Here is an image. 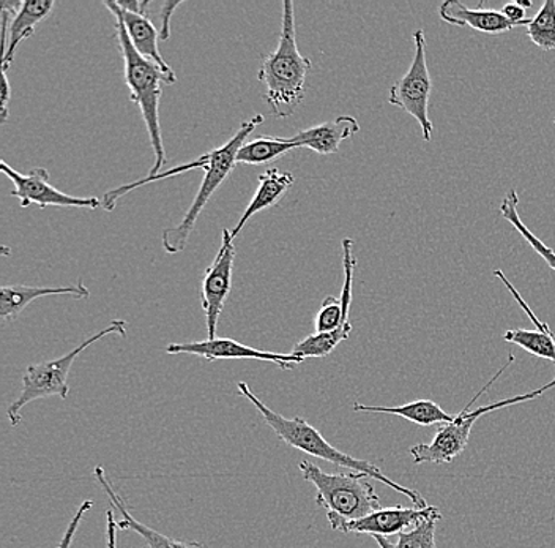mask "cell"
Here are the masks:
<instances>
[{"label":"cell","instance_id":"cell-1","mask_svg":"<svg viewBox=\"0 0 555 548\" xmlns=\"http://www.w3.org/2000/svg\"><path fill=\"white\" fill-rule=\"evenodd\" d=\"M238 394L245 397L249 404L255 405L260 416H262L263 422L273 430V433L286 443L287 446L294 447V449L301 450V453L308 454V456L315 457L328 461V463L336 464L339 468H347L352 473H363L371 479L382 482L387 487L393 488L398 494L404 495L409 501L412 502L414 508L425 509L428 508V502L423 498L420 492L414 488L404 487V485L398 484L393 479L385 476L377 464L371 463L367 460L353 459L349 454L341 453L332 446L327 439L322 436L315 426H312L310 422L305 421L300 416L295 418H284L283 415H278L272 408L267 407L262 400L251 391V387L246 383L237 384Z\"/></svg>","mask_w":555,"mask_h":548},{"label":"cell","instance_id":"cell-2","mask_svg":"<svg viewBox=\"0 0 555 548\" xmlns=\"http://www.w3.org/2000/svg\"><path fill=\"white\" fill-rule=\"evenodd\" d=\"M311 61L298 51L295 36L293 0L283 2L280 43L273 53L262 59L258 79L263 86V100L273 116L284 119L293 116L307 92Z\"/></svg>","mask_w":555,"mask_h":548},{"label":"cell","instance_id":"cell-3","mask_svg":"<svg viewBox=\"0 0 555 548\" xmlns=\"http://www.w3.org/2000/svg\"><path fill=\"white\" fill-rule=\"evenodd\" d=\"M298 468L305 481L314 485L315 502L327 511L332 530L345 533L350 523L382 509L379 495L366 474H328L308 460L300 461Z\"/></svg>","mask_w":555,"mask_h":548},{"label":"cell","instance_id":"cell-4","mask_svg":"<svg viewBox=\"0 0 555 548\" xmlns=\"http://www.w3.org/2000/svg\"><path fill=\"white\" fill-rule=\"evenodd\" d=\"M116 38L119 41L121 55H124L125 85L130 89L131 100L141 110L142 119L147 127L152 149L155 152V162L149 176L159 175V169L166 165L165 144H163L162 125H159V99H162L163 85H176L177 76L168 75L155 65L139 55L128 38L124 23L116 20Z\"/></svg>","mask_w":555,"mask_h":548},{"label":"cell","instance_id":"cell-5","mask_svg":"<svg viewBox=\"0 0 555 548\" xmlns=\"http://www.w3.org/2000/svg\"><path fill=\"white\" fill-rule=\"evenodd\" d=\"M515 362V356L509 354L508 360H506L505 366L499 370L494 377L489 380V383L486 384L483 390L478 392L474 398H472L470 404L467 405L460 415L454 418L453 422L450 424L440 425L437 429L436 436L431 443L428 444H415L409 449V454H411L412 460H414L415 464L423 463H433V464H446L451 463L457 456L466 450L468 438H470L472 429H474L475 422L478 419L483 418V416L489 415V412L499 411V409L513 407V405L524 404V402L535 400V398L541 397L544 392L553 390L555 387V377L551 383L544 384L540 390L533 392H527V394L516 395V397L505 398V400L495 402V404L485 405V407H478L472 409L470 405L475 404L481 395L485 394L486 391L491 390L492 384L505 373V370H508V367L513 366Z\"/></svg>","mask_w":555,"mask_h":548},{"label":"cell","instance_id":"cell-6","mask_svg":"<svg viewBox=\"0 0 555 548\" xmlns=\"http://www.w3.org/2000/svg\"><path fill=\"white\" fill-rule=\"evenodd\" d=\"M262 123V114H256L253 119L243 123L241 127H238V130L235 131L234 137L229 138L223 145L207 152L208 162L206 168H204L206 176H204L199 192L194 196L190 209L186 211L185 217L182 218L179 225L172 228H166V230L162 232L163 248H165L169 255L182 253L183 250L186 248L191 232H193L194 225H196L197 218H199L204 207L207 206L210 197L215 195V192L220 189L221 183L228 179L232 169L237 165V154L242 145L248 141V137L255 131V128L259 127Z\"/></svg>","mask_w":555,"mask_h":548},{"label":"cell","instance_id":"cell-7","mask_svg":"<svg viewBox=\"0 0 555 548\" xmlns=\"http://www.w3.org/2000/svg\"><path fill=\"white\" fill-rule=\"evenodd\" d=\"M127 321H124V319H114L102 331L89 336L81 345L76 346L75 349L64 354V356L27 367L23 374V387H21L20 395L7 409V418H9L10 424L12 426L20 424L21 418H23L21 411L30 402L47 397H61L65 400L69 392L67 383L69 370H72L73 364L78 359L79 354L92 346L93 343L104 339V336L111 334L127 335Z\"/></svg>","mask_w":555,"mask_h":548},{"label":"cell","instance_id":"cell-8","mask_svg":"<svg viewBox=\"0 0 555 548\" xmlns=\"http://www.w3.org/2000/svg\"><path fill=\"white\" fill-rule=\"evenodd\" d=\"M415 51L408 73L395 82L390 89L388 102L401 107L422 127L423 140H433V123L429 119V100H431L433 81L426 61L425 30L416 29L414 34Z\"/></svg>","mask_w":555,"mask_h":548},{"label":"cell","instance_id":"cell-9","mask_svg":"<svg viewBox=\"0 0 555 548\" xmlns=\"http://www.w3.org/2000/svg\"><path fill=\"white\" fill-rule=\"evenodd\" d=\"M0 169L15 186V190H12L10 196L17 197L21 207H29L30 204H35L41 209L48 206L76 207V209L90 211L102 207V200H99V197L72 196L52 187L48 169L35 168L27 175H21L7 162H0Z\"/></svg>","mask_w":555,"mask_h":548},{"label":"cell","instance_id":"cell-10","mask_svg":"<svg viewBox=\"0 0 555 548\" xmlns=\"http://www.w3.org/2000/svg\"><path fill=\"white\" fill-rule=\"evenodd\" d=\"M235 256H237V250L232 241L231 230L224 228L221 247L214 263L208 266L201 283V304L206 314L208 339L217 336L218 321L231 293Z\"/></svg>","mask_w":555,"mask_h":548},{"label":"cell","instance_id":"cell-11","mask_svg":"<svg viewBox=\"0 0 555 548\" xmlns=\"http://www.w3.org/2000/svg\"><path fill=\"white\" fill-rule=\"evenodd\" d=\"M166 353L169 354H191V356H201L208 362L214 360H234V359H251L262 360V362L275 364L281 370H293L300 366L305 359L295 356V354H281L272 352H262V349L251 348V346L243 345L237 340L207 339L204 342H183L171 343L166 346Z\"/></svg>","mask_w":555,"mask_h":548},{"label":"cell","instance_id":"cell-12","mask_svg":"<svg viewBox=\"0 0 555 548\" xmlns=\"http://www.w3.org/2000/svg\"><path fill=\"white\" fill-rule=\"evenodd\" d=\"M437 513L442 512L436 506H428L425 509L402 508V506L382 508L379 511L350 523L345 533L371 534L373 537L393 536V534H401L404 531L415 528L423 520L437 515Z\"/></svg>","mask_w":555,"mask_h":548},{"label":"cell","instance_id":"cell-13","mask_svg":"<svg viewBox=\"0 0 555 548\" xmlns=\"http://www.w3.org/2000/svg\"><path fill=\"white\" fill-rule=\"evenodd\" d=\"M494 277H498V279L505 284L506 290L512 293V296L515 297L516 302L522 307V310L529 315L530 321L535 324V329H532V331H529V329H509V331L503 334V340L512 343V345L519 346L520 349L533 354V356L555 362V336L553 332H551L550 326L541 321V319L533 314L532 308L524 301L519 291L516 290L515 284L506 279L502 270H494Z\"/></svg>","mask_w":555,"mask_h":548},{"label":"cell","instance_id":"cell-14","mask_svg":"<svg viewBox=\"0 0 555 548\" xmlns=\"http://www.w3.org/2000/svg\"><path fill=\"white\" fill-rule=\"evenodd\" d=\"M47 296H72L75 300H87L89 288L82 280L67 286H27V284H10L0 288V318L5 322L15 321L21 311L34 301Z\"/></svg>","mask_w":555,"mask_h":548},{"label":"cell","instance_id":"cell-15","mask_svg":"<svg viewBox=\"0 0 555 548\" xmlns=\"http://www.w3.org/2000/svg\"><path fill=\"white\" fill-rule=\"evenodd\" d=\"M439 16L451 26L470 27L488 36H499L518 27V24L505 18L501 10L485 9L483 2L478 3V9H468L460 0H447L440 3Z\"/></svg>","mask_w":555,"mask_h":548},{"label":"cell","instance_id":"cell-16","mask_svg":"<svg viewBox=\"0 0 555 548\" xmlns=\"http://www.w3.org/2000/svg\"><path fill=\"white\" fill-rule=\"evenodd\" d=\"M103 5L113 13L114 18L124 23L128 38H130L131 44H133L139 55H142L145 61L154 62L168 75L176 76V73L166 64L165 59L159 53V33L147 16L134 15V13L127 12V10H121L116 0H104Z\"/></svg>","mask_w":555,"mask_h":548},{"label":"cell","instance_id":"cell-17","mask_svg":"<svg viewBox=\"0 0 555 548\" xmlns=\"http://www.w3.org/2000/svg\"><path fill=\"white\" fill-rule=\"evenodd\" d=\"M96 481L102 485L104 492H106L107 498H109L111 508L114 511L120 513L121 520L119 522V528L124 531H133L139 534L142 539L147 544V548H206L204 544L191 540V543H183V540L172 539V537L165 536V534L158 533V531L151 528V526L144 525V523L138 522L127 506H125L124 499L117 494L116 488L111 484L109 477H107L106 471L103 467H95Z\"/></svg>","mask_w":555,"mask_h":548},{"label":"cell","instance_id":"cell-18","mask_svg":"<svg viewBox=\"0 0 555 548\" xmlns=\"http://www.w3.org/2000/svg\"><path fill=\"white\" fill-rule=\"evenodd\" d=\"M360 125L356 117L339 116L328 123L314 125L307 130L298 131L291 141L298 149L305 148L319 155H332L339 151L343 141L359 133Z\"/></svg>","mask_w":555,"mask_h":548},{"label":"cell","instance_id":"cell-19","mask_svg":"<svg viewBox=\"0 0 555 548\" xmlns=\"http://www.w3.org/2000/svg\"><path fill=\"white\" fill-rule=\"evenodd\" d=\"M294 176L291 173H284L278 168L267 169L263 175H260L256 195L253 196L251 203L248 204L245 213L241 215V220L231 230L232 241L241 234L245 225L251 220L253 215L276 206L283 200V196L286 195L287 190L294 186Z\"/></svg>","mask_w":555,"mask_h":548},{"label":"cell","instance_id":"cell-20","mask_svg":"<svg viewBox=\"0 0 555 548\" xmlns=\"http://www.w3.org/2000/svg\"><path fill=\"white\" fill-rule=\"evenodd\" d=\"M54 0H27L23 2L20 12L10 21L9 48L2 55V71L7 72L10 65L15 62V54L20 44L27 38L33 37L35 27L47 16H50L54 9Z\"/></svg>","mask_w":555,"mask_h":548},{"label":"cell","instance_id":"cell-21","mask_svg":"<svg viewBox=\"0 0 555 548\" xmlns=\"http://www.w3.org/2000/svg\"><path fill=\"white\" fill-rule=\"evenodd\" d=\"M353 411L395 415L422 426L450 424L456 418L433 400H415L411 404L399 405V407H371V405H362L357 402V404H353Z\"/></svg>","mask_w":555,"mask_h":548},{"label":"cell","instance_id":"cell-22","mask_svg":"<svg viewBox=\"0 0 555 548\" xmlns=\"http://www.w3.org/2000/svg\"><path fill=\"white\" fill-rule=\"evenodd\" d=\"M297 145L291 138L258 137L242 145L237 154V163L242 165H267L283 157L287 152L295 151Z\"/></svg>","mask_w":555,"mask_h":548},{"label":"cell","instance_id":"cell-23","mask_svg":"<svg viewBox=\"0 0 555 548\" xmlns=\"http://www.w3.org/2000/svg\"><path fill=\"white\" fill-rule=\"evenodd\" d=\"M519 196L518 192L516 190H509L508 193H506V196L503 197L502 204H501V214L502 217L505 218L506 221H508L509 225H512L513 228H515L516 231L519 232L520 235H522L524 239H526L527 244L530 245L538 255L541 256V258L546 262V265L551 267V269L555 272V252L553 248L547 247L546 244H544L543 241H540V239L537 238L535 234H533L532 231L529 230V228L526 227V224H524L522 218H520L519 215Z\"/></svg>","mask_w":555,"mask_h":548},{"label":"cell","instance_id":"cell-24","mask_svg":"<svg viewBox=\"0 0 555 548\" xmlns=\"http://www.w3.org/2000/svg\"><path fill=\"white\" fill-rule=\"evenodd\" d=\"M442 513L423 520L415 528L398 534V543L393 544L387 537L376 536L374 540L380 548H437L436 528Z\"/></svg>","mask_w":555,"mask_h":548},{"label":"cell","instance_id":"cell-25","mask_svg":"<svg viewBox=\"0 0 555 548\" xmlns=\"http://www.w3.org/2000/svg\"><path fill=\"white\" fill-rule=\"evenodd\" d=\"M352 324L343 326L338 331L328 332V334H311L307 339L300 340L297 345L294 346L295 356L301 357V359H308V357H327L330 354L335 352L336 346L341 345L346 342L352 332Z\"/></svg>","mask_w":555,"mask_h":548},{"label":"cell","instance_id":"cell-26","mask_svg":"<svg viewBox=\"0 0 555 548\" xmlns=\"http://www.w3.org/2000/svg\"><path fill=\"white\" fill-rule=\"evenodd\" d=\"M527 37L540 50L555 51V0H546L527 26Z\"/></svg>","mask_w":555,"mask_h":548},{"label":"cell","instance_id":"cell-27","mask_svg":"<svg viewBox=\"0 0 555 548\" xmlns=\"http://www.w3.org/2000/svg\"><path fill=\"white\" fill-rule=\"evenodd\" d=\"M93 508L92 499H86L81 506H79L78 511H76L75 517H73L72 522L68 523L67 530H65L64 536H62L61 544H59L57 548H69L72 547L73 539H75L76 531H78L79 525H81L82 519H85L86 513Z\"/></svg>","mask_w":555,"mask_h":548},{"label":"cell","instance_id":"cell-28","mask_svg":"<svg viewBox=\"0 0 555 548\" xmlns=\"http://www.w3.org/2000/svg\"><path fill=\"white\" fill-rule=\"evenodd\" d=\"M180 5H183L182 0H177V2L176 0H166V2L162 3V13H159V21H162V26H159V40H169V36H171V18L173 12H176Z\"/></svg>","mask_w":555,"mask_h":548},{"label":"cell","instance_id":"cell-29","mask_svg":"<svg viewBox=\"0 0 555 548\" xmlns=\"http://www.w3.org/2000/svg\"><path fill=\"white\" fill-rule=\"evenodd\" d=\"M501 12L503 13V16H505V18H508L509 21H512V23L518 24V26L527 27L529 26L530 21H532L526 18V10H524L518 2L505 3V5L502 7Z\"/></svg>","mask_w":555,"mask_h":548},{"label":"cell","instance_id":"cell-30","mask_svg":"<svg viewBox=\"0 0 555 548\" xmlns=\"http://www.w3.org/2000/svg\"><path fill=\"white\" fill-rule=\"evenodd\" d=\"M116 2L121 10H127V12L141 16H147V10L151 7L149 0H116Z\"/></svg>","mask_w":555,"mask_h":548},{"label":"cell","instance_id":"cell-31","mask_svg":"<svg viewBox=\"0 0 555 548\" xmlns=\"http://www.w3.org/2000/svg\"><path fill=\"white\" fill-rule=\"evenodd\" d=\"M2 97H0V105H2V124L9 119V103L12 99V88H10L9 75L2 71Z\"/></svg>","mask_w":555,"mask_h":548},{"label":"cell","instance_id":"cell-32","mask_svg":"<svg viewBox=\"0 0 555 548\" xmlns=\"http://www.w3.org/2000/svg\"><path fill=\"white\" fill-rule=\"evenodd\" d=\"M106 523L107 548H117V530H119V523L114 520L113 509L106 512Z\"/></svg>","mask_w":555,"mask_h":548},{"label":"cell","instance_id":"cell-33","mask_svg":"<svg viewBox=\"0 0 555 548\" xmlns=\"http://www.w3.org/2000/svg\"><path fill=\"white\" fill-rule=\"evenodd\" d=\"M520 7H522L524 10L530 9L532 7V3L530 2H518Z\"/></svg>","mask_w":555,"mask_h":548},{"label":"cell","instance_id":"cell-34","mask_svg":"<svg viewBox=\"0 0 555 548\" xmlns=\"http://www.w3.org/2000/svg\"><path fill=\"white\" fill-rule=\"evenodd\" d=\"M554 124H555V117H554Z\"/></svg>","mask_w":555,"mask_h":548}]
</instances>
